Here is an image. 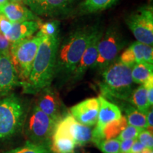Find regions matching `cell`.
Wrapping results in <instances>:
<instances>
[{"label": "cell", "instance_id": "cell-1", "mask_svg": "<svg viewBox=\"0 0 153 153\" xmlns=\"http://www.w3.org/2000/svg\"><path fill=\"white\" fill-rule=\"evenodd\" d=\"M59 45L58 36H43L32 64L30 75L28 79L21 85L24 93L36 94L51 86L55 77Z\"/></svg>", "mask_w": 153, "mask_h": 153}, {"label": "cell", "instance_id": "cell-2", "mask_svg": "<svg viewBox=\"0 0 153 153\" xmlns=\"http://www.w3.org/2000/svg\"><path fill=\"white\" fill-rule=\"evenodd\" d=\"M97 29L95 27L79 28L65 38L57 51L55 76H72Z\"/></svg>", "mask_w": 153, "mask_h": 153}, {"label": "cell", "instance_id": "cell-3", "mask_svg": "<svg viewBox=\"0 0 153 153\" xmlns=\"http://www.w3.org/2000/svg\"><path fill=\"white\" fill-rule=\"evenodd\" d=\"M131 68L116 60L102 71L99 84L101 96L105 99L129 101L133 91Z\"/></svg>", "mask_w": 153, "mask_h": 153}, {"label": "cell", "instance_id": "cell-4", "mask_svg": "<svg viewBox=\"0 0 153 153\" xmlns=\"http://www.w3.org/2000/svg\"><path fill=\"white\" fill-rule=\"evenodd\" d=\"M26 114L24 103L15 94L0 99V141L11 138L21 131Z\"/></svg>", "mask_w": 153, "mask_h": 153}, {"label": "cell", "instance_id": "cell-5", "mask_svg": "<svg viewBox=\"0 0 153 153\" xmlns=\"http://www.w3.org/2000/svg\"><path fill=\"white\" fill-rule=\"evenodd\" d=\"M43 36L38 35L11 43L10 56L18 73L20 85L28 79Z\"/></svg>", "mask_w": 153, "mask_h": 153}, {"label": "cell", "instance_id": "cell-6", "mask_svg": "<svg viewBox=\"0 0 153 153\" xmlns=\"http://www.w3.org/2000/svg\"><path fill=\"white\" fill-rule=\"evenodd\" d=\"M56 122L35 104L26 114L24 126L28 141L51 145V136Z\"/></svg>", "mask_w": 153, "mask_h": 153}, {"label": "cell", "instance_id": "cell-7", "mask_svg": "<svg viewBox=\"0 0 153 153\" xmlns=\"http://www.w3.org/2000/svg\"><path fill=\"white\" fill-rule=\"evenodd\" d=\"M122 34L116 26H110L102 34L98 45V55L93 68L105 70L117 59L120 51L125 45Z\"/></svg>", "mask_w": 153, "mask_h": 153}, {"label": "cell", "instance_id": "cell-8", "mask_svg": "<svg viewBox=\"0 0 153 153\" xmlns=\"http://www.w3.org/2000/svg\"><path fill=\"white\" fill-rule=\"evenodd\" d=\"M126 23L137 41L146 45L153 44V9L145 5L132 12Z\"/></svg>", "mask_w": 153, "mask_h": 153}, {"label": "cell", "instance_id": "cell-9", "mask_svg": "<svg viewBox=\"0 0 153 153\" xmlns=\"http://www.w3.org/2000/svg\"><path fill=\"white\" fill-rule=\"evenodd\" d=\"M98 99L99 101L98 118L94 128L91 132V142L95 145L104 140L102 130L104 126L112 120L118 119L122 116L121 110L117 105L110 102L101 95L98 97Z\"/></svg>", "mask_w": 153, "mask_h": 153}, {"label": "cell", "instance_id": "cell-10", "mask_svg": "<svg viewBox=\"0 0 153 153\" xmlns=\"http://www.w3.org/2000/svg\"><path fill=\"white\" fill-rule=\"evenodd\" d=\"M38 94L39 97L36 105L40 110L57 123L65 115L64 114V108L58 93L49 86Z\"/></svg>", "mask_w": 153, "mask_h": 153}, {"label": "cell", "instance_id": "cell-11", "mask_svg": "<svg viewBox=\"0 0 153 153\" xmlns=\"http://www.w3.org/2000/svg\"><path fill=\"white\" fill-rule=\"evenodd\" d=\"M99 109L98 98H89L72 106L70 108V114L79 123L92 127L97 123Z\"/></svg>", "mask_w": 153, "mask_h": 153}, {"label": "cell", "instance_id": "cell-12", "mask_svg": "<svg viewBox=\"0 0 153 153\" xmlns=\"http://www.w3.org/2000/svg\"><path fill=\"white\" fill-rule=\"evenodd\" d=\"M20 80L10 55L0 53V96H7Z\"/></svg>", "mask_w": 153, "mask_h": 153}, {"label": "cell", "instance_id": "cell-13", "mask_svg": "<svg viewBox=\"0 0 153 153\" xmlns=\"http://www.w3.org/2000/svg\"><path fill=\"white\" fill-rule=\"evenodd\" d=\"M118 60L126 65L132 68L138 62H148L153 64V48L152 45L134 42L124 51Z\"/></svg>", "mask_w": 153, "mask_h": 153}, {"label": "cell", "instance_id": "cell-14", "mask_svg": "<svg viewBox=\"0 0 153 153\" xmlns=\"http://www.w3.org/2000/svg\"><path fill=\"white\" fill-rule=\"evenodd\" d=\"M102 32L99 29L97 30L96 33L91 38L90 43L87 45V48L85 49V52L80 59L79 64L77 65L76 68L72 74V79L74 81H78L81 79L83 76L85 75L86 72L88 69L93 68L98 55V45L100 41Z\"/></svg>", "mask_w": 153, "mask_h": 153}, {"label": "cell", "instance_id": "cell-15", "mask_svg": "<svg viewBox=\"0 0 153 153\" xmlns=\"http://www.w3.org/2000/svg\"><path fill=\"white\" fill-rule=\"evenodd\" d=\"M0 14L4 15L12 23L38 20L36 15L22 3L9 1L0 8Z\"/></svg>", "mask_w": 153, "mask_h": 153}, {"label": "cell", "instance_id": "cell-16", "mask_svg": "<svg viewBox=\"0 0 153 153\" xmlns=\"http://www.w3.org/2000/svg\"><path fill=\"white\" fill-rule=\"evenodd\" d=\"M40 25L41 22L38 20L13 23L11 28L5 37L11 43L26 39L31 37L34 33L38 32Z\"/></svg>", "mask_w": 153, "mask_h": 153}, {"label": "cell", "instance_id": "cell-17", "mask_svg": "<svg viewBox=\"0 0 153 153\" xmlns=\"http://www.w3.org/2000/svg\"><path fill=\"white\" fill-rule=\"evenodd\" d=\"M72 0H41L30 9L38 16H54L68 8Z\"/></svg>", "mask_w": 153, "mask_h": 153}, {"label": "cell", "instance_id": "cell-18", "mask_svg": "<svg viewBox=\"0 0 153 153\" xmlns=\"http://www.w3.org/2000/svg\"><path fill=\"white\" fill-rule=\"evenodd\" d=\"M69 129L76 146H85L91 141V127L79 123L70 114Z\"/></svg>", "mask_w": 153, "mask_h": 153}, {"label": "cell", "instance_id": "cell-19", "mask_svg": "<svg viewBox=\"0 0 153 153\" xmlns=\"http://www.w3.org/2000/svg\"><path fill=\"white\" fill-rule=\"evenodd\" d=\"M131 76L134 83L143 85L153 76L152 64L145 62L136 63L131 68Z\"/></svg>", "mask_w": 153, "mask_h": 153}, {"label": "cell", "instance_id": "cell-20", "mask_svg": "<svg viewBox=\"0 0 153 153\" xmlns=\"http://www.w3.org/2000/svg\"><path fill=\"white\" fill-rule=\"evenodd\" d=\"M51 150L53 153H74L76 145L72 139L62 136H52Z\"/></svg>", "mask_w": 153, "mask_h": 153}, {"label": "cell", "instance_id": "cell-21", "mask_svg": "<svg viewBox=\"0 0 153 153\" xmlns=\"http://www.w3.org/2000/svg\"><path fill=\"white\" fill-rule=\"evenodd\" d=\"M128 125V124L125 116H122L118 119L112 120L107 123L102 130L104 140L116 138Z\"/></svg>", "mask_w": 153, "mask_h": 153}, {"label": "cell", "instance_id": "cell-22", "mask_svg": "<svg viewBox=\"0 0 153 153\" xmlns=\"http://www.w3.org/2000/svg\"><path fill=\"white\" fill-rule=\"evenodd\" d=\"M129 101L136 107L137 110L145 114H146L147 112L150 109L151 106L148 103L147 98L146 89L143 85L133 91Z\"/></svg>", "mask_w": 153, "mask_h": 153}, {"label": "cell", "instance_id": "cell-23", "mask_svg": "<svg viewBox=\"0 0 153 153\" xmlns=\"http://www.w3.org/2000/svg\"><path fill=\"white\" fill-rule=\"evenodd\" d=\"M126 118L128 125L135 126L140 129L148 128L146 120V114L140 112L135 107L130 106L125 109Z\"/></svg>", "mask_w": 153, "mask_h": 153}, {"label": "cell", "instance_id": "cell-24", "mask_svg": "<svg viewBox=\"0 0 153 153\" xmlns=\"http://www.w3.org/2000/svg\"><path fill=\"white\" fill-rule=\"evenodd\" d=\"M118 0H85L81 4V11L86 14L95 13L107 9Z\"/></svg>", "mask_w": 153, "mask_h": 153}, {"label": "cell", "instance_id": "cell-25", "mask_svg": "<svg viewBox=\"0 0 153 153\" xmlns=\"http://www.w3.org/2000/svg\"><path fill=\"white\" fill-rule=\"evenodd\" d=\"M2 153H53L50 145L39 144L27 141L18 148L5 151Z\"/></svg>", "mask_w": 153, "mask_h": 153}, {"label": "cell", "instance_id": "cell-26", "mask_svg": "<svg viewBox=\"0 0 153 153\" xmlns=\"http://www.w3.org/2000/svg\"><path fill=\"white\" fill-rule=\"evenodd\" d=\"M60 22L56 19L41 24L37 34L45 37H57L60 31Z\"/></svg>", "mask_w": 153, "mask_h": 153}, {"label": "cell", "instance_id": "cell-27", "mask_svg": "<svg viewBox=\"0 0 153 153\" xmlns=\"http://www.w3.org/2000/svg\"><path fill=\"white\" fill-rule=\"evenodd\" d=\"M120 142L117 138L105 140L96 144L103 153H120Z\"/></svg>", "mask_w": 153, "mask_h": 153}, {"label": "cell", "instance_id": "cell-28", "mask_svg": "<svg viewBox=\"0 0 153 153\" xmlns=\"http://www.w3.org/2000/svg\"><path fill=\"white\" fill-rule=\"evenodd\" d=\"M143 131V129L138 128L135 127V126L128 125L124 128L121 133L119 134L117 139L119 140L120 141L125 140L129 139H137V135L140 133V132Z\"/></svg>", "mask_w": 153, "mask_h": 153}, {"label": "cell", "instance_id": "cell-29", "mask_svg": "<svg viewBox=\"0 0 153 153\" xmlns=\"http://www.w3.org/2000/svg\"><path fill=\"white\" fill-rule=\"evenodd\" d=\"M137 139L147 149L152 150L153 149V137L152 132L147 131L146 129L143 130L140 132Z\"/></svg>", "mask_w": 153, "mask_h": 153}, {"label": "cell", "instance_id": "cell-30", "mask_svg": "<svg viewBox=\"0 0 153 153\" xmlns=\"http://www.w3.org/2000/svg\"><path fill=\"white\" fill-rule=\"evenodd\" d=\"M13 23L10 22L4 15L0 14V33L6 36L10 30Z\"/></svg>", "mask_w": 153, "mask_h": 153}, {"label": "cell", "instance_id": "cell-31", "mask_svg": "<svg viewBox=\"0 0 153 153\" xmlns=\"http://www.w3.org/2000/svg\"><path fill=\"white\" fill-rule=\"evenodd\" d=\"M143 86L146 89L147 98L148 103L151 106L153 104V76H150L146 82L143 84Z\"/></svg>", "mask_w": 153, "mask_h": 153}, {"label": "cell", "instance_id": "cell-32", "mask_svg": "<svg viewBox=\"0 0 153 153\" xmlns=\"http://www.w3.org/2000/svg\"><path fill=\"white\" fill-rule=\"evenodd\" d=\"M11 43L4 36L0 33V53L10 55Z\"/></svg>", "mask_w": 153, "mask_h": 153}, {"label": "cell", "instance_id": "cell-33", "mask_svg": "<svg viewBox=\"0 0 153 153\" xmlns=\"http://www.w3.org/2000/svg\"><path fill=\"white\" fill-rule=\"evenodd\" d=\"M136 140V139H135ZM135 139H129L120 142V153H128L133 145Z\"/></svg>", "mask_w": 153, "mask_h": 153}, {"label": "cell", "instance_id": "cell-34", "mask_svg": "<svg viewBox=\"0 0 153 153\" xmlns=\"http://www.w3.org/2000/svg\"><path fill=\"white\" fill-rule=\"evenodd\" d=\"M145 148H145L144 145L140 142L138 140L136 139L134 141L133 144L132 145L128 153H141Z\"/></svg>", "mask_w": 153, "mask_h": 153}, {"label": "cell", "instance_id": "cell-35", "mask_svg": "<svg viewBox=\"0 0 153 153\" xmlns=\"http://www.w3.org/2000/svg\"><path fill=\"white\" fill-rule=\"evenodd\" d=\"M146 120H147V123H148V128H151V129L152 128L153 126V111H152V108H151V109H150L147 112L146 114Z\"/></svg>", "mask_w": 153, "mask_h": 153}, {"label": "cell", "instance_id": "cell-36", "mask_svg": "<svg viewBox=\"0 0 153 153\" xmlns=\"http://www.w3.org/2000/svg\"><path fill=\"white\" fill-rule=\"evenodd\" d=\"M40 1H41V0H23L22 3L24 4L25 5L28 6V7L30 9L38 2H39Z\"/></svg>", "mask_w": 153, "mask_h": 153}, {"label": "cell", "instance_id": "cell-37", "mask_svg": "<svg viewBox=\"0 0 153 153\" xmlns=\"http://www.w3.org/2000/svg\"><path fill=\"white\" fill-rule=\"evenodd\" d=\"M9 1V0H0V8H1L2 6L5 4L6 3H7Z\"/></svg>", "mask_w": 153, "mask_h": 153}, {"label": "cell", "instance_id": "cell-38", "mask_svg": "<svg viewBox=\"0 0 153 153\" xmlns=\"http://www.w3.org/2000/svg\"><path fill=\"white\" fill-rule=\"evenodd\" d=\"M9 1H13V2H19V3H22L23 0H9Z\"/></svg>", "mask_w": 153, "mask_h": 153}, {"label": "cell", "instance_id": "cell-39", "mask_svg": "<svg viewBox=\"0 0 153 153\" xmlns=\"http://www.w3.org/2000/svg\"><path fill=\"white\" fill-rule=\"evenodd\" d=\"M141 153H142V152H141Z\"/></svg>", "mask_w": 153, "mask_h": 153}]
</instances>
